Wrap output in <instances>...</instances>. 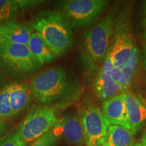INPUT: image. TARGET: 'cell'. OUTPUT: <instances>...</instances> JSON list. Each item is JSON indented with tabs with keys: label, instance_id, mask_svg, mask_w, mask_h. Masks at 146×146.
Segmentation results:
<instances>
[{
	"label": "cell",
	"instance_id": "obj_2",
	"mask_svg": "<svg viewBox=\"0 0 146 146\" xmlns=\"http://www.w3.org/2000/svg\"><path fill=\"white\" fill-rule=\"evenodd\" d=\"M114 24V13L112 12L83 34L80 58L85 70L91 76H96L104 62Z\"/></svg>",
	"mask_w": 146,
	"mask_h": 146
},
{
	"label": "cell",
	"instance_id": "obj_20",
	"mask_svg": "<svg viewBox=\"0 0 146 146\" xmlns=\"http://www.w3.org/2000/svg\"><path fill=\"white\" fill-rule=\"evenodd\" d=\"M27 143L17 130H12L0 139V146H26Z\"/></svg>",
	"mask_w": 146,
	"mask_h": 146
},
{
	"label": "cell",
	"instance_id": "obj_21",
	"mask_svg": "<svg viewBox=\"0 0 146 146\" xmlns=\"http://www.w3.org/2000/svg\"><path fill=\"white\" fill-rule=\"evenodd\" d=\"M58 142V136L52 129L45 134L31 142V143L29 146H57Z\"/></svg>",
	"mask_w": 146,
	"mask_h": 146
},
{
	"label": "cell",
	"instance_id": "obj_22",
	"mask_svg": "<svg viewBox=\"0 0 146 146\" xmlns=\"http://www.w3.org/2000/svg\"><path fill=\"white\" fill-rule=\"evenodd\" d=\"M20 10H26L29 8H32L43 3V1H33V0H17Z\"/></svg>",
	"mask_w": 146,
	"mask_h": 146
},
{
	"label": "cell",
	"instance_id": "obj_17",
	"mask_svg": "<svg viewBox=\"0 0 146 146\" xmlns=\"http://www.w3.org/2000/svg\"><path fill=\"white\" fill-rule=\"evenodd\" d=\"M138 62L139 54L138 50L136 47L133 51L127 64L121 68L122 78L120 85H121L123 91L127 90V89L132 83L133 78L135 76L137 69Z\"/></svg>",
	"mask_w": 146,
	"mask_h": 146
},
{
	"label": "cell",
	"instance_id": "obj_4",
	"mask_svg": "<svg viewBox=\"0 0 146 146\" xmlns=\"http://www.w3.org/2000/svg\"><path fill=\"white\" fill-rule=\"evenodd\" d=\"M40 67L27 45L5 41L0 47V69L11 77H25Z\"/></svg>",
	"mask_w": 146,
	"mask_h": 146
},
{
	"label": "cell",
	"instance_id": "obj_7",
	"mask_svg": "<svg viewBox=\"0 0 146 146\" xmlns=\"http://www.w3.org/2000/svg\"><path fill=\"white\" fill-rule=\"evenodd\" d=\"M135 47L129 23L125 16H120L116 19L114 38L106 58L114 66L122 68L127 64Z\"/></svg>",
	"mask_w": 146,
	"mask_h": 146
},
{
	"label": "cell",
	"instance_id": "obj_25",
	"mask_svg": "<svg viewBox=\"0 0 146 146\" xmlns=\"http://www.w3.org/2000/svg\"><path fill=\"white\" fill-rule=\"evenodd\" d=\"M143 37L146 39V17H144L143 20Z\"/></svg>",
	"mask_w": 146,
	"mask_h": 146
},
{
	"label": "cell",
	"instance_id": "obj_12",
	"mask_svg": "<svg viewBox=\"0 0 146 146\" xmlns=\"http://www.w3.org/2000/svg\"><path fill=\"white\" fill-rule=\"evenodd\" d=\"M10 104L13 116L24 112L32 100V93L29 85L25 83H13L8 85Z\"/></svg>",
	"mask_w": 146,
	"mask_h": 146
},
{
	"label": "cell",
	"instance_id": "obj_24",
	"mask_svg": "<svg viewBox=\"0 0 146 146\" xmlns=\"http://www.w3.org/2000/svg\"><path fill=\"white\" fill-rule=\"evenodd\" d=\"M142 61H143V64L144 67L146 69V43L144 45L143 54H142Z\"/></svg>",
	"mask_w": 146,
	"mask_h": 146
},
{
	"label": "cell",
	"instance_id": "obj_15",
	"mask_svg": "<svg viewBox=\"0 0 146 146\" xmlns=\"http://www.w3.org/2000/svg\"><path fill=\"white\" fill-rule=\"evenodd\" d=\"M27 46L33 56L41 67L47 63H50L56 57L44 40L34 31Z\"/></svg>",
	"mask_w": 146,
	"mask_h": 146
},
{
	"label": "cell",
	"instance_id": "obj_16",
	"mask_svg": "<svg viewBox=\"0 0 146 146\" xmlns=\"http://www.w3.org/2000/svg\"><path fill=\"white\" fill-rule=\"evenodd\" d=\"M106 143L108 146H135L132 131L118 125H109Z\"/></svg>",
	"mask_w": 146,
	"mask_h": 146
},
{
	"label": "cell",
	"instance_id": "obj_6",
	"mask_svg": "<svg viewBox=\"0 0 146 146\" xmlns=\"http://www.w3.org/2000/svg\"><path fill=\"white\" fill-rule=\"evenodd\" d=\"M55 108L39 106L31 110L22 121L18 132L28 144L50 131L58 123Z\"/></svg>",
	"mask_w": 146,
	"mask_h": 146
},
{
	"label": "cell",
	"instance_id": "obj_9",
	"mask_svg": "<svg viewBox=\"0 0 146 146\" xmlns=\"http://www.w3.org/2000/svg\"><path fill=\"white\" fill-rule=\"evenodd\" d=\"M102 109L108 126L118 125L131 131L123 93L104 102Z\"/></svg>",
	"mask_w": 146,
	"mask_h": 146
},
{
	"label": "cell",
	"instance_id": "obj_18",
	"mask_svg": "<svg viewBox=\"0 0 146 146\" xmlns=\"http://www.w3.org/2000/svg\"><path fill=\"white\" fill-rule=\"evenodd\" d=\"M20 12L17 0H0V24L12 21Z\"/></svg>",
	"mask_w": 146,
	"mask_h": 146
},
{
	"label": "cell",
	"instance_id": "obj_13",
	"mask_svg": "<svg viewBox=\"0 0 146 146\" xmlns=\"http://www.w3.org/2000/svg\"><path fill=\"white\" fill-rule=\"evenodd\" d=\"M93 88L96 96L104 101L119 95L123 91L121 87L112 81L108 72L102 66L96 73Z\"/></svg>",
	"mask_w": 146,
	"mask_h": 146
},
{
	"label": "cell",
	"instance_id": "obj_31",
	"mask_svg": "<svg viewBox=\"0 0 146 146\" xmlns=\"http://www.w3.org/2000/svg\"><path fill=\"white\" fill-rule=\"evenodd\" d=\"M102 146H108V145H107V144H106V143H104V145H102Z\"/></svg>",
	"mask_w": 146,
	"mask_h": 146
},
{
	"label": "cell",
	"instance_id": "obj_23",
	"mask_svg": "<svg viewBox=\"0 0 146 146\" xmlns=\"http://www.w3.org/2000/svg\"><path fill=\"white\" fill-rule=\"evenodd\" d=\"M8 125L5 121H1L0 120V137L3 135V133L6 131Z\"/></svg>",
	"mask_w": 146,
	"mask_h": 146
},
{
	"label": "cell",
	"instance_id": "obj_10",
	"mask_svg": "<svg viewBox=\"0 0 146 146\" xmlns=\"http://www.w3.org/2000/svg\"><path fill=\"white\" fill-rule=\"evenodd\" d=\"M131 131L136 134L146 121V106L133 92L123 91Z\"/></svg>",
	"mask_w": 146,
	"mask_h": 146
},
{
	"label": "cell",
	"instance_id": "obj_28",
	"mask_svg": "<svg viewBox=\"0 0 146 146\" xmlns=\"http://www.w3.org/2000/svg\"><path fill=\"white\" fill-rule=\"evenodd\" d=\"M143 15L144 17H146V1H144L143 3Z\"/></svg>",
	"mask_w": 146,
	"mask_h": 146
},
{
	"label": "cell",
	"instance_id": "obj_1",
	"mask_svg": "<svg viewBox=\"0 0 146 146\" xmlns=\"http://www.w3.org/2000/svg\"><path fill=\"white\" fill-rule=\"evenodd\" d=\"M33 98L40 106H62L78 99L82 89L62 67L47 69L35 76L30 85Z\"/></svg>",
	"mask_w": 146,
	"mask_h": 146
},
{
	"label": "cell",
	"instance_id": "obj_30",
	"mask_svg": "<svg viewBox=\"0 0 146 146\" xmlns=\"http://www.w3.org/2000/svg\"><path fill=\"white\" fill-rule=\"evenodd\" d=\"M135 146H146V143H137L136 145H135Z\"/></svg>",
	"mask_w": 146,
	"mask_h": 146
},
{
	"label": "cell",
	"instance_id": "obj_14",
	"mask_svg": "<svg viewBox=\"0 0 146 146\" xmlns=\"http://www.w3.org/2000/svg\"><path fill=\"white\" fill-rule=\"evenodd\" d=\"M1 27L5 41L16 44L28 45L33 32L32 27L14 21L1 24Z\"/></svg>",
	"mask_w": 146,
	"mask_h": 146
},
{
	"label": "cell",
	"instance_id": "obj_11",
	"mask_svg": "<svg viewBox=\"0 0 146 146\" xmlns=\"http://www.w3.org/2000/svg\"><path fill=\"white\" fill-rule=\"evenodd\" d=\"M61 128L64 137L69 143L75 146H82L85 137L81 117L76 113H68L61 121Z\"/></svg>",
	"mask_w": 146,
	"mask_h": 146
},
{
	"label": "cell",
	"instance_id": "obj_3",
	"mask_svg": "<svg viewBox=\"0 0 146 146\" xmlns=\"http://www.w3.org/2000/svg\"><path fill=\"white\" fill-rule=\"evenodd\" d=\"M31 27L56 57L65 54L72 45V29L60 10H47L38 14Z\"/></svg>",
	"mask_w": 146,
	"mask_h": 146
},
{
	"label": "cell",
	"instance_id": "obj_26",
	"mask_svg": "<svg viewBox=\"0 0 146 146\" xmlns=\"http://www.w3.org/2000/svg\"><path fill=\"white\" fill-rule=\"evenodd\" d=\"M139 143H146V129H145V132H144V133L143 134V135L141 136V139H140L139 142Z\"/></svg>",
	"mask_w": 146,
	"mask_h": 146
},
{
	"label": "cell",
	"instance_id": "obj_29",
	"mask_svg": "<svg viewBox=\"0 0 146 146\" xmlns=\"http://www.w3.org/2000/svg\"><path fill=\"white\" fill-rule=\"evenodd\" d=\"M5 87H3V78L1 77V75L0 74V90L4 88Z\"/></svg>",
	"mask_w": 146,
	"mask_h": 146
},
{
	"label": "cell",
	"instance_id": "obj_27",
	"mask_svg": "<svg viewBox=\"0 0 146 146\" xmlns=\"http://www.w3.org/2000/svg\"><path fill=\"white\" fill-rule=\"evenodd\" d=\"M4 41H5V39L3 36L2 33H1V24H0V47H1V45L3 44V43Z\"/></svg>",
	"mask_w": 146,
	"mask_h": 146
},
{
	"label": "cell",
	"instance_id": "obj_8",
	"mask_svg": "<svg viewBox=\"0 0 146 146\" xmlns=\"http://www.w3.org/2000/svg\"><path fill=\"white\" fill-rule=\"evenodd\" d=\"M80 117L86 145L102 146L106 143L108 125L100 108L88 104L83 107Z\"/></svg>",
	"mask_w": 146,
	"mask_h": 146
},
{
	"label": "cell",
	"instance_id": "obj_5",
	"mask_svg": "<svg viewBox=\"0 0 146 146\" xmlns=\"http://www.w3.org/2000/svg\"><path fill=\"white\" fill-rule=\"evenodd\" d=\"M108 3L106 0H68L64 1L60 10L72 29H78L95 23Z\"/></svg>",
	"mask_w": 146,
	"mask_h": 146
},
{
	"label": "cell",
	"instance_id": "obj_19",
	"mask_svg": "<svg viewBox=\"0 0 146 146\" xmlns=\"http://www.w3.org/2000/svg\"><path fill=\"white\" fill-rule=\"evenodd\" d=\"M12 106L10 104L8 85L0 90V120H5L13 118Z\"/></svg>",
	"mask_w": 146,
	"mask_h": 146
}]
</instances>
